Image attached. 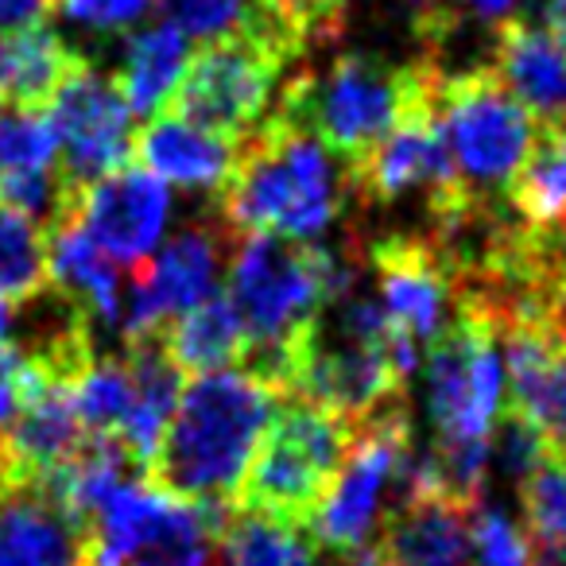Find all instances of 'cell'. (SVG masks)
<instances>
[{"mask_svg": "<svg viewBox=\"0 0 566 566\" xmlns=\"http://www.w3.org/2000/svg\"><path fill=\"white\" fill-rule=\"evenodd\" d=\"M128 377H133V411H128L125 427H120V442L133 454L136 470H148L151 454H156L164 427L171 419L175 403L182 392V373L167 357L159 334L128 342Z\"/></svg>", "mask_w": 566, "mask_h": 566, "instance_id": "d6986e66", "label": "cell"}, {"mask_svg": "<svg viewBox=\"0 0 566 566\" xmlns=\"http://www.w3.org/2000/svg\"><path fill=\"white\" fill-rule=\"evenodd\" d=\"M496 331L473 311H454V323L427 354V408L442 439H489L504 400V361Z\"/></svg>", "mask_w": 566, "mask_h": 566, "instance_id": "9c48e42d", "label": "cell"}, {"mask_svg": "<svg viewBox=\"0 0 566 566\" xmlns=\"http://www.w3.org/2000/svg\"><path fill=\"white\" fill-rule=\"evenodd\" d=\"M0 566H86V524L48 481L0 485Z\"/></svg>", "mask_w": 566, "mask_h": 566, "instance_id": "9a60e30c", "label": "cell"}, {"mask_svg": "<svg viewBox=\"0 0 566 566\" xmlns=\"http://www.w3.org/2000/svg\"><path fill=\"white\" fill-rule=\"evenodd\" d=\"M51 380L32 365L20 346H0V434H9L24 403Z\"/></svg>", "mask_w": 566, "mask_h": 566, "instance_id": "836d02e7", "label": "cell"}, {"mask_svg": "<svg viewBox=\"0 0 566 566\" xmlns=\"http://www.w3.org/2000/svg\"><path fill=\"white\" fill-rule=\"evenodd\" d=\"M167 213H171L167 187L144 167H117L78 195V218L86 233L113 264L128 272L148 264L164 237Z\"/></svg>", "mask_w": 566, "mask_h": 566, "instance_id": "4fadbf2b", "label": "cell"}, {"mask_svg": "<svg viewBox=\"0 0 566 566\" xmlns=\"http://www.w3.org/2000/svg\"><path fill=\"white\" fill-rule=\"evenodd\" d=\"M55 9V0H0V32H28L43 24V17Z\"/></svg>", "mask_w": 566, "mask_h": 566, "instance_id": "d590c367", "label": "cell"}, {"mask_svg": "<svg viewBox=\"0 0 566 566\" xmlns=\"http://www.w3.org/2000/svg\"><path fill=\"white\" fill-rule=\"evenodd\" d=\"M354 256L275 233H244L229 260V303L249 334V369L264 377L280 349L354 292Z\"/></svg>", "mask_w": 566, "mask_h": 566, "instance_id": "3957f363", "label": "cell"}, {"mask_svg": "<svg viewBox=\"0 0 566 566\" xmlns=\"http://www.w3.org/2000/svg\"><path fill=\"white\" fill-rule=\"evenodd\" d=\"M233 140L190 125L179 113L159 109L144 128L133 133L128 156L156 175L159 182H179L190 190H221L233 167Z\"/></svg>", "mask_w": 566, "mask_h": 566, "instance_id": "ac0fdd59", "label": "cell"}, {"mask_svg": "<svg viewBox=\"0 0 566 566\" xmlns=\"http://www.w3.org/2000/svg\"><path fill=\"white\" fill-rule=\"evenodd\" d=\"M434 78L439 71L431 63L392 66L361 51H346L323 74L295 78L283 90L275 113L307 128L331 156L346 159V167H357L411 105L431 94Z\"/></svg>", "mask_w": 566, "mask_h": 566, "instance_id": "277c9868", "label": "cell"}, {"mask_svg": "<svg viewBox=\"0 0 566 566\" xmlns=\"http://www.w3.org/2000/svg\"><path fill=\"white\" fill-rule=\"evenodd\" d=\"M411 458V419L408 403L392 400L369 419L354 423L346 462L334 478L326 501L311 520V535L334 555H357L369 547L385 516V496L396 489Z\"/></svg>", "mask_w": 566, "mask_h": 566, "instance_id": "ba28073f", "label": "cell"}, {"mask_svg": "<svg viewBox=\"0 0 566 566\" xmlns=\"http://www.w3.org/2000/svg\"><path fill=\"white\" fill-rule=\"evenodd\" d=\"M48 292V229L12 206H0V300L17 307L35 303Z\"/></svg>", "mask_w": 566, "mask_h": 566, "instance_id": "d4e9b609", "label": "cell"}, {"mask_svg": "<svg viewBox=\"0 0 566 566\" xmlns=\"http://www.w3.org/2000/svg\"><path fill=\"white\" fill-rule=\"evenodd\" d=\"M218 551L226 566H318V551L315 539H307V527L237 509L221 527Z\"/></svg>", "mask_w": 566, "mask_h": 566, "instance_id": "cb8c5ba5", "label": "cell"}, {"mask_svg": "<svg viewBox=\"0 0 566 566\" xmlns=\"http://www.w3.org/2000/svg\"><path fill=\"white\" fill-rule=\"evenodd\" d=\"M532 566H566V543H532Z\"/></svg>", "mask_w": 566, "mask_h": 566, "instance_id": "8d00e7d4", "label": "cell"}, {"mask_svg": "<svg viewBox=\"0 0 566 566\" xmlns=\"http://www.w3.org/2000/svg\"><path fill=\"white\" fill-rule=\"evenodd\" d=\"M12 82L9 102L24 109H48L55 90L66 82V74L82 63L78 51H71L55 32L43 24L12 35Z\"/></svg>", "mask_w": 566, "mask_h": 566, "instance_id": "484cf974", "label": "cell"}, {"mask_svg": "<svg viewBox=\"0 0 566 566\" xmlns=\"http://www.w3.org/2000/svg\"><path fill=\"white\" fill-rule=\"evenodd\" d=\"M287 63L292 55L280 43L252 28H237L198 51L164 109L241 144L268 113L272 90Z\"/></svg>", "mask_w": 566, "mask_h": 566, "instance_id": "52a82bcc", "label": "cell"}, {"mask_svg": "<svg viewBox=\"0 0 566 566\" xmlns=\"http://www.w3.org/2000/svg\"><path fill=\"white\" fill-rule=\"evenodd\" d=\"M558 133H563V136H566V120H563V125H558Z\"/></svg>", "mask_w": 566, "mask_h": 566, "instance_id": "b9f144b4", "label": "cell"}, {"mask_svg": "<svg viewBox=\"0 0 566 566\" xmlns=\"http://www.w3.org/2000/svg\"><path fill=\"white\" fill-rule=\"evenodd\" d=\"M473 566H532V539L501 509H473Z\"/></svg>", "mask_w": 566, "mask_h": 566, "instance_id": "4dcf8cb0", "label": "cell"}, {"mask_svg": "<svg viewBox=\"0 0 566 566\" xmlns=\"http://www.w3.org/2000/svg\"><path fill=\"white\" fill-rule=\"evenodd\" d=\"M520 504L532 539L566 543V450H551L539 470L520 481Z\"/></svg>", "mask_w": 566, "mask_h": 566, "instance_id": "f546056e", "label": "cell"}, {"mask_svg": "<svg viewBox=\"0 0 566 566\" xmlns=\"http://www.w3.org/2000/svg\"><path fill=\"white\" fill-rule=\"evenodd\" d=\"M369 260L388 323L416 346H431L447 331L450 303V272L439 244L419 233H388L369 244Z\"/></svg>", "mask_w": 566, "mask_h": 566, "instance_id": "5bb4252c", "label": "cell"}, {"mask_svg": "<svg viewBox=\"0 0 566 566\" xmlns=\"http://www.w3.org/2000/svg\"><path fill=\"white\" fill-rule=\"evenodd\" d=\"M55 9L94 32H120L151 9V0H55Z\"/></svg>", "mask_w": 566, "mask_h": 566, "instance_id": "e575fe53", "label": "cell"}, {"mask_svg": "<svg viewBox=\"0 0 566 566\" xmlns=\"http://www.w3.org/2000/svg\"><path fill=\"white\" fill-rule=\"evenodd\" d=\"M229 233L233 229L226 221H218V226H213V218L195 221L179 237H171V244L159 252L156 264L136 268L125 295V318H120V331L128 342L159 334L171 318H179L182 311H190L213 292L221 256L229 249Z\"/></svg>", "mask_w": 566, "mask_h": 566, "instance_id": "8fae6325", "label": "cell"}, {"mask_svg": "<svg viewBox=\"0 0 566 566\" xmlns=\"http://www.w3.org/2000/svg\"><path fill=\"white\" fill-rule=\"evenodd\" d=\"M74 408L90 434H117L133 411V377L120 357H94L78 380L71 385Z\"/></svg>", "mask_w": 566, "mask_h": 566, "instance_id": "83f0119b", "label": "cell"}, {"mask_svg": "<svg viewBox=\"0 0 566 566\" xmlns=\"http://www.w3.org/2000/svg\"><path fill=\"white\" fill-rule=\"evenodd\" d=\"M280 400V388L252 369L187 377L144 481L190 504H233Z\"/></svg>", "mask_w": 566, "mask_h": 566, "instance_id": "6da1fadb", "label": "cell"}, {"mask_svg": "<svg viewBox=\"0 0 566 566\" xmlns=\"http://www.w3.org/2000/svg\"><path fill=\"white\" fill-rule=\"evenodd\" d=\"M349 439H354V427L346 419L307 400L283 396V408L272 416L237 485L233 509L307 527L346 462Z\"/></svg>", "mask_w": 566, "mask_h": 566, "instance_id": "5b68a950", "label": "cell"}, {"mask_svg": "<svg viewBox=\"0 0 566 566\" xmlns=\"http://www.w3.org/2000/svg\"><path fill=\"white\" fill-rule=\"evenodd\" d=\"M9 82H12V43L0 35V102H9Z\"/></svg>", "mask_w": 566, "mask_h": 566, "instance_id": "f35d334b", "label": "cell"}, {"mask_svg": "<svg viewBox=\"0 0 566 566\" xmlns=\"http://www.w3.org/2000/svg\"><path fill=\"white\" fill-rule=\"evenodd\" d=\"M90 439L82 427L78 408H74L71 385H48L24 403L9 431L12 454L28 478H48L59 465H66L78 447Z\"/></svg>", "mask_w": 566, "mask_h": 566, "instance_id": "44dd1931", "label": "cell"}, {"mask_svg": "<svg viewBox=\"0 0 566 566\" xmlns=\"http://www.w3.org/2000/svg\"><path fill=\"white\" fill-rule=\"evenodd\" d=\"M493 454L512 481H527L539 470V462L551 450H547V442H543V434L535 431L520 411L509 408L501 423H493Z\"/></svg>", "mask_w": 566, "mask_h": 566, "instance_id": "d6a6232c", "label": "cell"}, {"mask_svg": "<svg viewBox=\"0 0 566 566\" xmlns=\"http://www.w3.org/2000/svg\"><path fill=\"white\" fill-rule=\"evenodd\" d=\"M326 566H334V563H326Z\"/></svg>", "mask_w": 566, "mask_h": 566, "instance_id": "7bdbcfd3", "label": "cell"}, {"mask_svg": "<svg viewBox=\"0 0 566 566\" xmlns=\"http://www.w3.org/2000/svg\"><path fill=\"white\" fill-rule=\"evenodd\" d=\"M439 90V78H434ZM434 90L416 102L396 128L361 159L357 167H349V182L365 202H396L400 195L416 187H427L431 198L454 195L465 182L458 179V167L450 159L447 136H442L439 113H434Z\"/></svg>", "mask_w": 566, "mask_h": 566, "instance_id": "7c38bea8", "label": "cell"}, {"mask_svg": "<svg viewBox=\"0 0 566 566\" xmlns=\"http://www.w3.org/2000/svg\"><path fill=\"white\" fill-rule=\"evenodd\" d=\"M159 342L182 377L226 369L229 361H244L249 354V334L241 326V315L221 292H210L202 303L171 318L159 331Z\"/></svg>", "mask_w": 566, "mask_h": 566, "instance_id": "ffe728a7", "label": "cell"}, {"mask_svg": "<svg viewBox=\"0 0 566 566\" xmlns=\"http://www.w3.org/2000/svg\"><path fill=\"white\" fill-rule=\"evenodd\" d=\"M434 113L458 179L481 198L509 187L543 133L539 120L501 86L493 66H473L450 78L439 74Z\"/></svg>", "mask_w": 566, "mask_h": 566, "instance_id": "8992f818", "label": "cell"}, {"mask_svg": "<svg viewBox=\"0 0 566 566\" xmlns=\"http://www.w3.org/2000/svg\"><path fill=\"white\" fill-rule=\"evenodd\" d=\"M473 509L442 493L396 496L377 551L388 566H473Z\"/></svg>", "mask_w": 566, "mask_h": 566, "instance_id": "e0dca14e", "label": "cell"}, {"mask_svg": "<svg viewBox=\"0 0 566 566\" xmlns=\"http://www.w3.org/2000/svg\"><path fill=\"white\" fill-rule=\"evenodd\" d=\"M489 66L543 128H558L566 120V40L555 28L520 17L496 20Z\"/></svg>", "mask_w": 566, "mask_h": 566, "instance_id": "2e32d148", "label": "cell"}, {"mask_svg": "<svg viewBox=\"0 0 566 566\" xmlns=\"http://www.w3.org/2000/svg\"><path fill=\"white\" fill-rule=\"evenodd\" d=\"M338 210L342 190L331 156L292 117L272 113L233 151V167L221 187V221L233 233L315 241Z\"/></svg>", "mask_w": 566, "mask_h": 566, "instance_id": "7a4b0ae2", "label": "cell"}, {"mask_svg": "<svg viewBox=\"0 0 566 566\" xmlns=\"http://www.w3.org/2000/svg\"><path fill=\"white\" fill-rule=\"evenodd\" d=\"M48 113L63 140L55 171L66 195L78 198L90 182L125 167L128 151H133V109L120 97L117 82L90 71L86 59L55 90Z\"/></svg>", "mask_w": 566, "mask_h": 566, "instance_id": "30bf717a", "label": "cell"}, {"mask_svg": "<svg viewBox=\"0 0 566 566\" xmlns=\"http://www.w3.org/2000/svg\"><path fill=\"white\" fill-rule=\"evenodd\" d=\"M164 12L182 35L195 40H221V35L244 28L249 17V0H159Z\"/></svg>", "mask_w": 566, "mask_h": 566, "instance_id": "1f68e13d", "label": "cell"}, {"mask_svg": "<svg viewBox=\"0 0 566 566\" xmlns=\"http://www.w3.org/2000/svg\"><path fill=\"white\" fill-rule=\"evenodd\" d=\"M9 326H12V307L0 300V346H4V338H9Z\"/></svg>", "mask_w": 566, "mask_h": 566, "instance_id": "60d3db41", "label": "cell"}, {"mask_svg": "<svg viewBox=\"0 0 566 566\" xmlns=\"http://www.w3.org/2000/svg\"><path fill=\"white\" fill-rule=\"evenodd\" d=\"M504 195L527 229L566 233V136L558 128H543Z\"/></svg>", "mask_w": 566, "mask_h": 566, "instance_id": "7402d4cb", "label": "cell"}, {"mask_svg": "<svg viewBox=\"0 0 566 566\" xmlns=\"http://www.w3.org/2000/svg\"><path fill=\"white\" fill-rule=\"evenodd\" d=\"M346 0H252L244 28L280 43L292 59H300L311 43L334 40L342 32Z\"/></svg>", "mask_w": 566, "mask_h": 566, "instance_id": "4316f807", "label": "cell"}, {"mask_svg": "<svg viewBox=\"0 0 566 566\" xmlns=\"http://www.w3.org/2000/svg\"><path fill=\"white\" fill-rule=\"evenodd\" d=\"M59 128L48 109H0V179L9 175H43L59 167Z\"/></svg>", "mask_w": 566, "mask_h": 566, "instance_id": "f1b7e54d", "label": "cell"}, {"mask_svg": "<svg viewBox=\"0 0 566 566\" xmlns=\"http://www.w3.org/2000/svg\"><path fill=\"white\" fill-rule=\"evenodd\" d=\"M182 71H187V35L175 24L144 28L133 43H128L125 71L117 74V90L133 113H159L167 97L175 94Z\"/></svg>", "mask_w": 566, "mask_h": 566, "instance_id": "603a6c76", "label": "cell"}, {"mask_svg": "<svg viewBox=\"0 0 566 566\" xmlns=\"http://www.w3.org/2000/svg\"><path fill=\"white\" fill-rule=\"evenodd\" d=\"M512 4H516V0H465V9L485 20H504V12H509Z\"/></svg>", "mask_w": 566, "mask_h": 566, "instance_id": "74e56055", "label": "cell"}, {"mask_svg": "<svg viewBox=\"0 0 566 566\" xmlns=\"http://www.w3.org/2000/svg\"><path fill=\"white\" fill-rule=\"evenodd\" d=\"M354 566H388V563H385V555H380V551H377V543H369V547H365V551H357Z\"/></svg>", "mask_w": 566, "mask_h": 566, "instance_id": "ab89813d", "label": "cell"}]
</instances>
